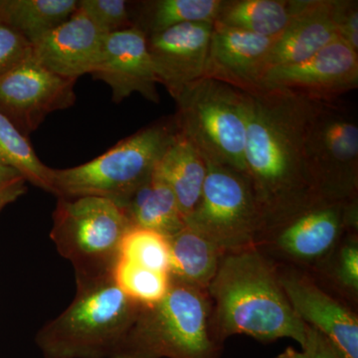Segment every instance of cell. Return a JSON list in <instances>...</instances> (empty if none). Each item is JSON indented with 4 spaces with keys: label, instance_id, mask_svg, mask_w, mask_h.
Returning <instances> with one entry per match:
<instances>
[{
    "label": "cell",
    "instance_id": "obj_1",
    "mask_svg": "<svg viewBox=\"0 0 358 358\" xmlns=\"http://www.w3.org/2000/svg\"><path fill=\"white\" fill-rule=\"evenodd\" d=\"M248 94L245 166L265 229L315 197L303 154L315 99L286 90Z\"/></svg>",
    "mask_w": 358,
    "mask_h": 358
},
{
    "label": "cell",
    "instance_id": "obj_2",
    "mask_svg": "<svg viewBox=\"0 0 358 358\" xmlns=\"http://www.w3.org/2000/svg\"><path fill=\"white\" fill-rule=\"evenodd\" d=\"M207 293L218 343L244 334L261 341L289 338L303 348L306 324L289 303L278 268L260 250L223 255Z\"/></svg>",
    "mask_w": 358,
    "mask_h": 358
},
{
    "label": "cell",
    "instance_id": "obj_3",
    "mask_svg": "<svg viewBox=\"0 0 358 358\" xmlns=\"http://www.w3.org/2000/svg\"><path fill=\"white\" fill-rule=\"evenodd\" d=\"M143 306L113 275L77 282L74 300L35 336L43 358H113Z\"/></svg>",
    "mask_w": 358,
    "mask_h": 358
},
{
    "label": "cell",
    "instance_id": "obj_4",
    "mask_svg": "<svg viewBox=\"0 0 358 358\" xmlns=\"http://www.w3.org/2000/svg\"><path fill=\"white\" fill-rule=\"evenodd\" d=\"M206 289L171 279L159 303L143 306L113 358H218Z\"/></svg>",
    "mask_w": 358,
    "mask_h": 358
},
{
    "label": "cell",
    "instance_id": "obj_5",
    "mask_svg": "<svg viewBox=\"0 0 358 358\" xmlns=\"http://www.w3.org/2000/svg\"><path fill=\"white\" fill-rule=\"evenodd\" d=\"M178 133L174 115L162 117L91 162L70 169H52L51 193L67 199L102 197L120 205L152 178Z\"/></svg>",
    "mask_w": 358,
    "mask_h": 358
},
{
    "label": "cell",
    "instance_id": "obj_6",
    "mask_svg": "<svg viewBox=\"0 0 358 358\" xmlns=\"http://www.w3.org/2000/svg\"><path fill=\"white\" fill-rule=\"evenodd\" d=\"M174 101L179 133L199 148L205 159L246 176L249 94L217 80L201 78L186 86Z\"/></svg>",
    "mask_w": 358,
    "mask_h": 358
},
{
    "label": "cell",
    "instance_id": "obj_7",
    "mask_svg": "<svg viewBox=\"0 0 358 358\" xmlns=\"http://www.w3.org/2000/svg\"><path fill=\"white\" fill-rule=\"evenodd\" d=\"M121 207L96 196L58 197L50 237L70 261L76 282L113 275L122 238L131 228Z\"/></svg>",
    "mask_w": 358,
    "mask_h": 358
},
{
    "label": "cell",
    "instance_id": "obj_8",
    "mask_svg": "<svg viewBox=\"0 0 358 358\" xmlns=\"http://www.w3.org/2000/svg\"><path fill=\"white\" fill-rule=\"evenodd\" d=\"M303 154L315 196L357 197L358 122L352 110L334 100L315 99L306 128Z\"/></svg>",
    "mask_w": 358,
    "mask_h": 358
},
{
    "label": "cell",
    "instance_id": "obj_9",
    "mask_svg": "<svg viewBox=\"0 0 358 358\" xmlns=\"http://www.w3.org/2000/svg\"><path fill=\"white\" fill-rule=\"evenodd\" d=\"M206 162L201 196L186 226L210 240L224 254L256 248L264 218L249 178L229 166Z\"/></svg>",
    "mask_w": 358,
    "mask_h": 358
},
{
    "label": "cell",
    "instance_id": "obj_10",
    "mask_svg": "<svg viewBox=\"0 0 358 358\" xmlns=\"http://www.w3.org/2000/svg\"><path fill=\"white\" fill-rule=\"evenodd\" d=\"M357 197L329 200L313 197L286 217L264 229L263 246L289 262L322 265L345 233L357 230Z\"/></svg>",
    "mask_w": 358,
    "mask_h": 358
},
{
    "label": "cell",
    "instance_id": "obj_11",
    "mask_svg": "<svg viewBox=\"0 0 358 358\" xmlns=\"http://www.w3.org/2000/svg\"><path fill=\"white\" fill-rule=\"evenodd\" d=\"M76 82L46 69L31 56L0 77V113L28 136L47 115L74 105Z\"/></svg>",
    "mask_w": 358,
    "mask_h": 358
},
{
    "label": "cell",
    "instance_id": "obj_12",
    "mask_svg": "<svg viewBox=\"0 0 358 358\" xmlns=\"http://www.w3.org/2000/svg\"><path fill=\"white\" fill-rule=\"evenodd\" d=\"M358 86V52L341 38L296 64L268 70L260 90H286L320 100H334Z\"/></svg>",
    "mask_w": 358,
    "mask_h": 358
},
{
    "label": "cell",
    "instance_id": "obj_13",
    "mask_svg": "<svg viewBox=\"0 0 358 358\" xmlns=\"http://www.w3.org/2000/svg\"><path fill=\"white\" fill-rule=\"evenodd\" d=\"M279 273L289 303L301 322L326 336L345 358H358V319L341 301L296 271Z\"/></svg>",
    "mask_w": 358,
    "mask_h": 358
},
{
    "label": "cell",
    "instance_id": "obj_14",
    "mask_svg": "<svg viewBox=\"0 0 358 358\" xmlns=\"http://www.w3.org/2000/svg\"><path fill=\"white\" fill-rule=\"evenodd\" d=\"M91 75L110 87L114 103H122L134 93L150 102H159V82L148 53L147 36L138 28L108 35L100 61Z\"/></svg>",
    "mask_w": 358,
    "mask_h": 358
},
{
    "label": "cell",
    "instance_id": "obj_15",
    "mask_svg": "<svg viewBox=\"0 0 358 358\" xmlns=\"http://www.w3.org/2000/svg\"><path fill=\"white\" fill-rule=\"evenodd\" d=\"M213 23H185L147 37L155 77L173 98L204 77Z\"/></svg>",
    "mask_w": 358,
    "mask_h": 358
},
{
    "label": "cell",
    "instance_id": "obj_16",
    "mask_svg": "<svg viewBox=\"0 0 358 358\" xmlns=\"http://www.w3.org/2000/svg\"><path fill=\"white\" fill-rule=\"evenodd\" d=\"M107 36L78 7L65 22L32 45V57L51 72L77 80L95 70Z\"/></svg>",
    "mask_w": 358,
    "mask_h": 358
},
{
    "label": "cell",
    "instance_id": "obj_17",
    "mask_svg": "<svg viewBox=\"0 0 358 358\" xmlns=\"http://www.w3.org/2000/svg\"><path fill=\"white\" fill-rule=\"evenodd\" d=\"M274 40L213 23L203 78L246 93L258 91Z\"/></svg>",
    "mask_w": 358,
    "mask_h": 358
},
{
    "label": "cell",
    "instance_id": "obj_18",
    "mask_svg": "<svg viewBox=\"0 0 358 358\" xmlns=\"http://www.w3.org/2000/svg\"><path fill=\"white\" fill-rule=\"evenodd\" d=\"M333 0H310L307 8L273 42L268 70L303 62L338 39L331 16Z\"/></svg>",
    "mask_w": 358,
    "mask_h": 358
},
{
    "label": "cell",
    "instance_id": "obj_19",
    "mask_svg": "<svg viewBox=\"0 0 358 358\" xmlns=\"http://www.w3.org/2000/svg\"><path fill=\"white\" fill-rule=\"evenodd\" d=\"M169 186L186 221L199 204L207 174L206 159L182 134H176L154 171Z\"/></svg>",
    "mask_w": 358,
    "mask_h": 358
},
{
    "label": "cell",
    "instance_id": "obj_20",
    "mask_svg": "<svg viewBox=\"0 0 358 358\" xmlns=\"http://www.w3.org/2000/svg\"><path fill=\"white\" fill-rule=\"evenodd\" d=\"M310 0H222L214 24L275 39Z\"/></svg>",
    "mask_w": 358,
    "mask_h": 358
},
{
    "label": "cell",
    "instance_id": "obj_21",
    "mask_svg": "<svg viewBox=\"0 0 358 358\" xmlns=\"http://www.w3.org/2000/svg\"><path fill=\"white\" fill-rule=\"evenodd\" d=\"M119 206L131 227L157 231L169 238L186 225L173 190L155 173Z\"/></svg>",
    "mask_w": 358,
    "mask_h": 358
},
{
    "label": "cell",
    "instance_id": "obj_22",
    "mask_svg": "<svg viewBox=\"0 0 358 358\" xmlns=\"http://www.w3.org/2000/svg\"><path fill=\"white\" fill-rule=\"evenodd\" d=\"M169 240L171 279L207 291L225 254L210 240L186 225Z\"/></svg>",
    "mask_w": 358,
    "mask_h": 358
},
{
    "label": "cell",
    "instance_id": "obj_23",
    "mask_svg": "<svg viewBox=\"0 0 358 358\" xmlns=\"http://www.w3.org/2000/svg\"><path fill=\"white\" fill-rule=\"evenodd\" d=\"M222 0H143L129 1L134 27L145 36L185 23H214Z\"/></svg>",
    "mask_w": 358,
    "mask_h": 358
},
{
    "label": "cell",
    "instance_id": "obj_24",
    "mask_svg": "<svg viewBox=\"0 0 358 358\" xmlns=\"http://www.w3.org/2000/svg\"><path fill=\"white\" fill-rule=\"evenodd\" d=\"M77 9L78 0H0V22L34 45Z\"/></svg>",
    "mask_w": 358,
    "mask_h": 358
},
{
    "label": "cell",
    "instance_id": "obj_25",
    "mask_svg": "<svg viewBox=\"0 0 358 358\" xmlns=\"http://www.w3.org/2000/svg\"><path fill=\"white\" fill-rule=\"evenodd\" d=\"M0 164L24 176L27 182L51 193V167L45 166L25 134L0 113Z\"/></svg>",
    "mask_w": 358,
    "mask_h": 358
},
{
    "label": "cell",
    "instance_id": "obj_26",
    "mask_svg": "<svg viewBox=\"0 0 358 358\" xmlns=\"http://www.w3.org/2000/svg\"><path fill=\"white\" fill-rule=\"evenodd\" d=\"M113 279L129 299L141 306H152L166 296L171 285V275L155 272L119 258Z\"/></svg>",
    "mask_w": 358,
    "mask_h": 358
},
{
    "label": "cell",
    "instance_id": "obj_27",
    "mask_svg": "<svg viewBox=\"0 0 358 358\" xmlns=\"http://www.w3.org/2000/svg\"><path fill=\"white\" fill-rule=\"evenodd\" d=\"M120 258L155 272L171 275L169 237L157 231L129 228L122 238Z\"/></svg>",
    "mask_w": 358,
    "mask_h": 358
},
{
    "label": "cell",
    "instance_id": "obj_28",
    "mask_svg": "<svg viewBox=\"0 0 358 358\" xmlns=\"http://www.w3.org/2000/svg\"><path fill=\"white\" fill-rule=\"evenodd\" d=\"M78 7L108 35L134 27L129 1L78 0Z\"/></svg>",
    "mask_w": 358,
    "mask_h": 358
},
{
    "label": "cell",
    "instance_id": "obj_29",
    "mask_svg": "<svg viewBox=\"0 0 358 358\" xmlns=\"http://www.w3.org/2000/svg\"><path fill=\"white\" fill-rule=\"evenodd\" d=\"M327 260L331 270V277L341 289L357 294L358 292V241L355 231L348 233V238L339 242ZM326 260V261H327ZM324 261V262H326Z\"/></svg>",
    "mask_w": 358,
    "mask_h": 358
},
{
    "label": "cell",
    "instance_id": "obj_30",
    "mask_svg": "<svg viewBox=\"0 0 358 358\" xmlns=\"http://www.w3.org/2000/svg\"><path fill=\"white\" fill-rule=\"evenodd\" d=\"M32 56V45L9 27L0 22V77Z\"/></svg>",
    "mask_w": 358,
    "mask_h": 358
},
{
    "label": "cell",
    "instance_id": "obj_31",
    "mask_svg": "<svg viewBox=\"0 0 358 358\" xmlns=\"http://www.w3.org/2000/svg\"><path fill=\"white\" fill-rule=\"evenodd\" d=\"M331 16L339 38L358 52L357 0H333Z\"/></svg>",
    "mask_w": 358,
    "mask_h": 358
},
{
    "label": "cell",
    "instance_id": "obj_32",
    "mask_svg": "<svg viewBox=\"0 0 358 358\" xmlns=\"http://www.w3.org/2000/svg\"><path fill=\"white\" fill-rule=\"evenodd\" d=\"M27 180L15 169L0 164V211L27 192Z\"/></svg>",
    "mask_w": 358,
    "mask_h": 358
},
{
    "label": "cell",
    "instance_id": "obj_33",
    "mask_svg": "<svg viewBox=\"0 0 358 358\" xmlns=\"http://www.w3.org/2000/svg\"><path fill=\"white\" fill-rule=\"evenodd\" d=\"M301 348L308 358H345L326 336L308 324L305 343Z\"/></svg>",
    "mask_w": 358,
    "mask_h": 358
},
{
    "label": "cell",
    "instance_id": "obj_34",
    "mask_svg": "<svg viewBox=\"0 0 358 358\" xmlns=\"http://www.w3.org/2000/svg\"><path fill=\"white\" fill-rule=\"evenodd\" d=\"M275 358H308L305 352H300L294 350L293 348H288L281 355H278Z\"/></svg>",
    "mask_w": 358,
    "mask_h": 358
}]
</instances>
